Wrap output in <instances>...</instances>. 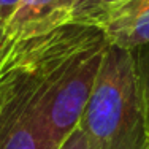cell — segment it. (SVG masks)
I'll return each instance as SVG.
<instances>
[{"mask_svg":"<svg viewBox=\"0 0 149 149\" xmlns=\"http://www.w3.org/2000/svg\"><path fill=\"white\" fill-rule=\"evenodd\" d=\"M108 46L97 27L68 24L11 45L0 63L29 76L56 149L79 124Z\"/></svg>","mask_w":149,"mask_h":149,"instance_id":"obj_1","label":"cell"},{"mask_svg":"<svg viewBox=\"0 0 149 149\" xmlns=\"http://www.w3.org/2000/svg\"><path fill=\"white\" fill-rule=\"evenodd\" d=\"M78 125L94 149H146L132 52L109 45Z\"/></svg>","mask_w":149,"mask_h":149,"instance_id":"obj_2","label":"cell"},{"mask_svg":"<svg viewBox=\"0 0 149 149\" xmlns=\"http://www.w3.org/2000/svg\"><path fill=\"white\" fill-rule=\"evenodd\" d=\"M0 149H56L29 76L0 67Z\"/></svg>","mask_w":149,"mask_h":149,"instance_id":"obj_3","label":"cell"},{"mask_svg":"<svg viewBox=\"0 0 149 149\" xmlns=\"http://www.w3.org/2000/svg\"><path fill=\"white\" fill-rule=\"evenodd\" d=\"M97 27L111 46L127 51L149 45V0H124L95 16Z\"/></svg>","mask_w":149,"mask_h":149,"instance_id":"obj_4","label":"cell"},{"mask_svg":"<svg viewBox=\"0 0 149 149\" xmlns=\"http://www.w3.org/2000/svg\"><path fill=\"white\" fill-rule=\"evenodd\" d=\"M78 0H21L6 22L5 32L11 45L46 35L68 26Z\"/></svg>","mask_w":149,"mask_h":149,"instance_id":"obj_5","label":"cell"},{"mask_svg":"<svg viewBox=\"0 0 149 149\" xmlns=\"http://www.w3.org/2000/svg\"><path fill=\"white\" fill-rule=\"evenodd\" d=\"M130 52H132V57H133L135 76H136L141 108H143L144 127H146L148 143H149V45L135 48Z\"/></svg>","mask_w":149,"mask_h":149,"instance_id":"obj_6","label":"cell"},{"mask_svg":"<svg viewBox=\"0 0 149 149\" xmlns=\"http://www.w3.org/2000/svg\"><path fill=\"white\" fill-rule=\"evenodd\" d=\"M124 0H78L73 11L72 24H83L89 26L95 16H98L108 6L120 3Z\"/></svg>","mask_w":149,"mask_h":149,"instance_id":"obj_7","label":"cell"},{"mask_svg":"<svg viewBox=\"0 0 149 149\" xmlns=\"http://www.w3.org/2000/svg\"><path fill=\"white\" fill-rule=\"evenodd\" d=\"M59 149H94V146H92V143L89 141L87 135L84 133V130L78 125L63 140V143L59 146Z\"/></svg>","mask_w":149,"mask_h":149,"instance_id":"obj_8","label":"cell"},{"mask_svg":"<svg viewBox=\"0 0 149 149\" xmlns=\"http://www.w3.org/2000/svg\"><path fill=\"white\" fill-rule=\"evenodd\" d=\"M19 2L21 0H0V19L5 22V26L15 15V11L19 6Z\"/></svg>","mask_w":149,"mask_h":149,"instance_id":"obj_9","label":"cell"},{"mask_svg":"<svg viewBox=\"0 0 149 149\" xmlns=\"http://www.w3.org/2000/svg\"><path fill=\"white\" fill-rule=\"evenodd\" d=\"M11 43L8 41V37H6V32H5V22L0 19V63L3 62V59L6 57L8 54V49Z\"/></svg>","mask_w":149,"mask_h":149,"instance_id":"obj_10","label":"cell"}]
</instances>
